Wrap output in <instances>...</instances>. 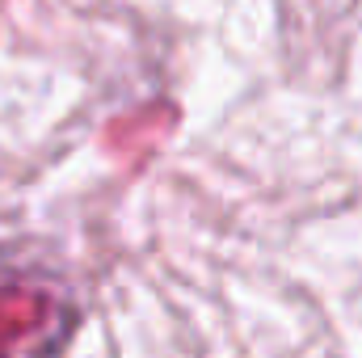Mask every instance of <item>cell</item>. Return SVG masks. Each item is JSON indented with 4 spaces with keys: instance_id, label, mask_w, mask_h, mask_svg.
<instances>
[]
</instances>
